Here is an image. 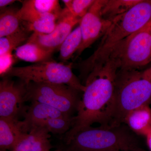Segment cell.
Returning <instances> with one entry per match:
<instances>
[{"label":"cell","instance_id":"cell-1","mask_svg":"<svg viewBox=\"0 0 151 151\" xmlns=\"http://www.w3.org/2000/svg\"><path fill=\"white\" fill-rule=\"evenodd\" d=\"M119 70L115 60L110 58L92 69L84 83L85 90L77 106V114L73 117L72 127L65 134V142L95 123L105 125Z\"/></svg>","mask_w":151,"mask_h":151},{"label":"cell","instance_id":"cell-2","mask_svg":"<svg viewBox=\"0 0 151 151\" xmlns=\"http://www.w3.org/2000/svg\"><path fill=\"white\" fill-rule=\"evenodd\" d=\"M151 101V67L144 71L119 70L112 101L106 114L105 125L125 124L132 111Z\"/></svg>","mask_w":151,"mask_h":151},{"label":"cell","instance_id":"cell-3","mask_svg":"<svg viewBox=\"0 0 151 151\" xmlns=\"http://www.w3.org/2000/svg\"><path fill=\"white\" fill-rule=\"evenodd\" d=\"M151 19V0H141L127 13L113 19L94 53L77 64L80 78L84 83L93 68L108 59L115 45L145 27Z\"/></svg>","mask_w":151,"mask_h":151},{"label":"cell","instance_id":"cell-4","mask_svg":"<svg viewBox=\"0 0 151 151\" xmlns=\"http://www.w3.org/2000/svg\"><path fill=\"white\" fill-rule=\"evenodd\" d=\"M139 136L125 124L105 125L78 132L65 143L70 151H138Z\"/></svg>","mask_w":151,"mask_h":151},{"label":"cell","instance_id":"cell-5","mask_svg":"<svg viewBox=\"0 0 151 151\" xmlns=\"http://www.w3.org/2000/svg\"><path fill=\"white\" fill-rule=\"evenodd\" d=\"M72 65H65L52 60L21 67H12L3 77H17L27 83L64 84L83 92L85 86L73 73Z\"/></svg>","mask_w":151,"mask_h":151},{"label":"cell","instance_id":"cell-6","mask_svg":"<svg viewBox=\"0 0 151 151\" xmlns=\"http://www.w3.org/2000/svg\"><path fill=\"white\" fill-rule=\"evenodd\" d=\"M108 58L116 61L119 70H138L150 63L151 24L149 23L117 44Z\"/></svg>","mask_w":151,"mask_h":151},{"label":"cell","instance_id":"cell-7","mask_svg":"<svg viewBox=\"0 0 151 151\" xmlns=\"http://www.w3.org/2000/svg\"><path fill=\"white\" fill-rule=\"evenodd\" d=\"M26 101H36L49 105L71 116L81 98L80 91L64 84L35 83L26 84Z\"/></svg>","mask_w":151,"mask_h":151},{"label":"cell","instance_id":"cell-8","mask_svg":"<svg viewBox=\"0 0 151 151\" xmlns=\"http://www.w3.org/2000/svg\"><path fill=\"white\" fill-rule=\"evenodd\" d=\"M0 82V118L18 119L26 108V84L20 80L16 83L8 77H3Z\"/></svg>","mask_w":151,"mask_h":151},{"label":"cell","instance_id":"cell-9","mask_svg":"<svg viewBox=\"0 0 151 151\" xmlns=\"http://www.w3.org/2000/svg\"><path fill=\"white\" fill-rule=\"evenodd\" d=\"M105 0H96L89 11L79 22L82 40L76 56H79L101 36H103L113 21L103 19L101 9Z\"/></svg>","mask_w":151,"mask_h":151},{"label":"cell","instance_id":"cell-10","mask_svg":"<svg viewBox=\"0 0 151 151\" xmlns=\"http://www.w3.org/2000/svg\"><path fill=\"white\" fill-rule=\"evenodd\" d=\"M81 19L73 16L66 8L58 21L53 31L47 34L32 33L26 42L36 44L47 51L53 52L59 49L73 27L79 23Z\"/></svg>","mask_w":151,"mask_h":151},{"label":"cell","instance_id":"cell-11","mask_svg":"<svg viewBox=\"0 0 151 151\" xmlns=\"http://www.w3.org/2000/svg\"><path fill=\"white\" fill-rule=\"evenodd\" d=\"M19 9L20 17L23 22L30 23L45 17L50 14L61 17L63 10L57 0H26Z\"/></svg>","mask_w":151,"mask_h":151},{"label":"cell","instance_id":"cell-12","mask_svg":"<svg viewBox=\"0 0 151 151\" xmlns=\"http://www.w3.org/2000/svg\"><path fill=\"white\" fill-rule=\"evenodd\" d=\"M29 130L24 121L0 118L1 151H9L17 145Z\"/></svg>","mask_w":151,"mask_h":151},{"label":"cell","instance_id":"cell-13","mask_svg":"<svg viewBox=\"0 0 151 151\" xmlns=\"http://www.w3.org/2000/svg\"><path fill=\"white\" fill-rule=\"evenodd\" d=\"M50 137V132L45 127H33L9 151H51L52 146L49 140Z\"/></svg>","mask_w":151,"mask_h":151},{"label":"cell","instance_id":"cell-14","mask_svg":"<svg viewBox=\"0 0 151 151\" xmlns=\"http://www.w3.org/2000/svg\"><path fill=\"white\" fill-rule=\"evenodd\" d=\"M25 122L29 131L33 127L38 126L49 119L64 116H72L62 113L49 105L36 102H31L23 114Z\"/></svg>","mask_w":151,"mask_h":151},{"label":"cell","instance_id":"cell-15","mask_svg":"<svg viewBox=\"0 0 151 151\" xmlns=\"http://www.w3.org/2000/svg\"><path fill=\"white\" fill-rule=\"evenodd\" d=\"M124 123L137 134L146 136L151 130V109L149 105L132 111Z\"/></svg>","mask_w":151,"mask_h":151},{"label":"cell","instance_id":"cell-16","mask_svg":"<svg viewBox=\"0 0 151 151\" xmlns=\"http://www.w3.org/2000/svg\"><path fill=\"white\" fill-rule=\"evenodd\" d=\"M52 53L32 42H27L15 50L16 56L19 59L35 63L52 60Z\"/></svg>","mask_w":151,"mask_h":151},{"label":"cell","instance_id":"cell-17","mask_svg":"<svg viewBox=\"0 0 151 151\" xmlns=\"http://www.w3.org/2000/svg\"><path fill=\"white\" fill-rule=\"evenodd\" d=\"M19 11L12 8L2 9L0 14V38L12 34L21 28L22 21Z\"/></svg>","mask_w":151,"mask_h":151},{"label":"cell","instance_id":"cell-18","mask_svg":"<svg viewBox=\"0 0 151 151\" xmlns=\"http://www.w3.org/2000/svg\"><path fill=\"white\" fill-rule=\"evenodd\" d=\"M141 0H105L101 9L103 19L113 21L116 17L126 13Z\"/></svg>","mask_w":151,"mask_h":151},{"label":"cell","instance_id":"cell-19","mask_svg":"<svg viewBox=\"0 0 151 151\" xmlns=\"http://www.w3.org/2000/svg\"><path fill=\"white\" fill-rule=\"evenodd\" d=\"M30 32L22 24L21 28L17 32L0 38V56L12 53V52L22 45V43L27 41L30 36Z\"/></svg>","mask_w":151,"mask_h":151},{"label":"cell","instance_id":"cell-20","mask_svg":"<svg viewBox=\"0 0 151 151\" xmlns=\"http://www.w3.org/2000/svg\"><path fill=\"white\" fill-rule=\"evenodd\" d=\"M82 40L81 29L79 26L72 31L61 45L59 49V58L66 61L71 58L78 50Z\"/></svg>","mask_w":151,"mask_h":151},{"label":"cell","instance_id":"cell-21","mask_svg":"<svg viewBox=\"0 0 151 151\" xmlns=\"http://www.w3.org/2000/svg\"><path fill=\"white\" fill-rule=\"evenodd\" d=\"M59 18L58 16L52 14L32 22H22V24L29 32L47 34L53 31L57 24V21Z\"/></svg>","mask_w":151,"mask_h":151},{"label":"cell","instance_id":"cell-22","mask_svg":"<svg viewBox=\"0 0 151 151\" xmlns=\"http://www.w3.org/2000/svg\"><path fill=\"white\" fill-rule=\"evenodd\" d=\"M73 117L66 116L49 119L38 126L45 127L50 133L56 134H65L72 127Z\"/></svg>","mask_w":151,"mask_h":151},{"label":"cell","instance_id":"cell-23","mask_svg":"<svg viewBox=\"0 0 151 151\" xmlns=\"http://www.w3.org/2000/svg\"><path fill=\"white\" fill-rule=\"evenodd\" d=\"M96 0H63L67 9L73 16L82 18L89 11Z\"/></svg>","mask_w":151,"mask_h":151},{"label":"cell","instance_id":"cell-24","mask_svg":"<svg viewBox=\"0 0 151 151\" xmlns=\"http://www.w3.org/2000/svg\"><path fill=\"white\" fill-rule=\"evenodd\" d=\"M14 62L12 53H9L0 56V74L3 77L12 66Z\"/></svg>","mask_w":151,"mask_h":151},{"label":"cell","instance_id":"cell-25","mask_svg":"<svg viewBox=\"0 0 151 151\" xmlns=\"http://www.w3.org/2000/svg\"><path fill=\"white\" fill-rule=\"evenodd\" d=\"M16 1L15 0H1L0 1V7L1 9H5L7 6L13 4Z\"/></svg>","mask_w":151,"mask_h":151},{"label":"cell","instance_id":"cell-26","mask_svg":"<svg viewBox=\"0 0 151 151\" xmlns=\"http://www.w3.org/2000/svg\"><path fill=\"white\" fill-rule=\"evenodd\" d=\"M149 23H150V24H151V19L150 20V22H149Z\"/></svg>","mask_w":151,"mask_h":151},{"label":"cell","instance_id":"cell-27","mask_svg":"<svg viewBox=\"0 0 151 151\" xmlns=\"http://www.w3.org/2000/svg\"><path fill=\"white\" fill-rule=\"evenodd\" d=\"M53 151H60L59 150H55Z\"/></svg>","mask_w":151,"mask_h":151},{"label":"cell","instance_id":"cell-28","mask_svg":"<svg viewBox=\"0 0 151 151\" xmlns=\"http://www.w3.org/2000/svg\"><path fill=\"white\" fill-rule=\"evenodd\" d=\"M138 151H142V150Z\"/></svg>","mask_w":151,"mask_h":151},{"label":"cell","instance_id":"cell-29","mask_svg":"<svg viewBox=\"0 0 151 151\" xmlns=\"http://www.w3.org/2000/svg\"><path fill=\"white\" fill-rule=\"evenodd\" d=\"M150 104H151V103H150Z\"/></svg>","mask_w":151,"mask_h":151}]
</instances>
